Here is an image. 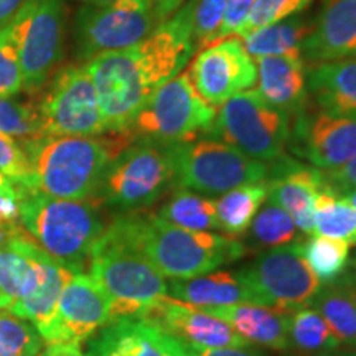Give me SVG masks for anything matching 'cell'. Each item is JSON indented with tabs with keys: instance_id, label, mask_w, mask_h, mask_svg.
<instances>
[{
	"instance_id": "cell-37",
	"label": "cell",
	"mask_w": 356,
	"mask_h": 356,
	"mask_svg": "<svg viewBox=\"0 0 356 356\" xmlns=\"http://www.w3.org/2000/svg\"><path fill=\"white\" fill-rule=\"evenodd\" d=\"M226 3L228 0H191L195 51H202L216 43Z\"/></svg>"
},
{
	"instance_id": "cell-2",
	"label": "cell",
	"mask_w": 356,
	"mask_h": 356,
	"mask_svg": "<svg viewBox=\"0 0 356 356\" xmlns=\"http://www.w3.org/2000/svg\"><path fill=\"white\" fill-rule=\"evenodd\" d=\"M111 222L168 279L210 274L218 267L241 259L248 249L233 236L178 228L147 210L122 213Z\"/></svg>"
},
{
	"instance_id": "cell-1",
	"label": "cell",
	"mask_w": 356,
	"mask_h": 356,
	"mask_svg": "<svg viewBox=\"0 0 356 356\" xmlns=\"http://www.w3.org/2000/svg\"><path fill=\"white\" fill-rule=\"evenodd\" d=\"M191 0L131 48L83 63L95 84L108 132H126L155 92L175 78L193 55Z\"/></svg>"
},
{
	"instance_id": "cell-11",
	"label": "cell",
	"mask_w": 356,
	"mask_h": 356,
	"mask_svg": "<svg viewBox=\"0 0 356 356\" xmlns=\"http://www.w3.org/2000/svg\"><path fill=\"white\" fill-rule=\"evenodd\" d=\"M37 106L43 136L96 137L106 134L99 99L86 66L66 65L40 89Z\"/></svg>"
},
{
	"instance_id": "cell-43",
	"label": "cell",
	"mask_w": 356,
	"mask_h": 356,
	"mask_svg": "<svg viewBox=\"0 0 356 356\" xmlns=\"http://www.w3.org/2000/svg\"><path fill=\"white\" fill-rule=\"evenodd\" d=\"M25 2L26 0H0V30L12 24Z\"/></svg>"
},
{
	"instance_id": "cell-48",
	"label": "cell",
	"mask_w": 356,
	"mask_h": 356,
	"mask_svg": "<svg viewBox=\"0 0 356 356\" xmlns=\"http://www.w3.org/2000/svg\"><path fill=\"white\" fill-rule=\"evenodd\" d=\"M341 198L348 200V202H350L351 204H353V207L356 208V188H355V190H350L348 193H345L343 197H341Z\"/></svg>"
},
{
	"instance_id": "cell-39",
	"label": "cell",
	"mask_w": 356,
	"mask_h": 356,
	"mask_svg": "<svg viewBox=\"0 0 356 356\" xmlns=\"http://www.w3.org/2000/svg\"><path fill=\"white\" fill-rule=\"evenodd\" d=\"M0 173L19 188H29L30 162L24 145L3 132H0Z\"/></svg>"
},
{
	"instance_id": "cell-21",
	"label": "cell",
	"mask_w": 356,
	"mask_h": 356,
	"mask_svg": "<svg viewBox=\"0 0 356 356\" xmlns=\"http://www.w3.org/2000/svg\"><path fill=\"white\" fill-rule=\"evenodd\" d=\"M184 343L145 320H118L101 328L88 356H180Z\"/></svg>"
},
{
	"instance_id": "cell-18",
	"label": "cell",
	"mask_w": 356,
	"mask_h": 356,
	"mask_svg": "<svg viewBox=\"0 0 356 356\" xmlns=\"http://www.w3.org/2000/svg\"><path fill=\"white\" fill-rule=\"evenodd\" d=\"M267 167V200L284 208L292 216L302 234L314 236V203L327 188L323 172L300 160L280 155Z\"/></svg>"
},
{
	"instance_id": "cell-8",
	"label": "cell",
	"mask_w": 356,
	"mask_h": 356,
	"mask_svg": "<svg viewBox=\"0 0 356 356\" xmlns=\"http://www.w3.org/2000/svg\"><path fill=\"white\" fill-rule=\"evenodd\" d=\"M291 115L262 99L256 89L239 92L218 108L207 137L221 140L259 162H274L287 147Z\"/></svg>"
},
{
	"instance_id": "cell-13",
	"label": "cell",
	"mask_w": 356,
	"mask_h": 356,
	"mask_svg": "<svg viewBox=\"0 0 356 356\" xmlns=\"http://www.w3.org/2000/svg\"><path fill=\"white\" fill-rule=\"evenodd\" d=\"M304 241L267 249L251 264L236 270L244 286L259 297L262 305L293 312L309 307L323 286L307 264Z\"/></svg>"
},
{
	"instance_id": "cell-23",
	"label": "cell",
	"mask_w": 356,
	"mask_h": 356,
	"mask_svg": "<svg viewBox=\"0 0 356 356\" xmlns=\"http://www.w3.org/2000/svg\"><path fill=\"white\" fill-rule=\"evenodd\" d=\"M202 310L225 320L251 345L275 351L289 348V317L292 312L261 304L207 307Z\"/></svg>"
},
{
	"instance_id": "cell-52",
	"label": "cell",
	"mask_w": 356,
	"mask_h": 356,
	"mask_svg": "<svg viewBox=\"0 0 356 356\" xmlns=\"http://www.w3.org/2000/svg\"><path fill=\"white\" fill-rule=\"evenodd\" d=\"M180 356H193V355H191V351H190L188 348H186V350L184 351V353H181Z\"/></svg>"
},
{
	"instance_id": "cell-33",
	"label": "cell",
	"mask_w": 356,
	"mask_h": 356,
	"mask_svg": "<svg viewBox=\"0 0 356 356\" xmlns=\"http://www.w3.org/2000/svg\"><path fill=\"white\" fill-rule=\"evenodd\" d=\"M249 228V243L259 249H274L299 241V229L292 216L269 200L259 208Z\"/></svg>"
},
{
	"instance_id": "cell-12",
	"label": "cell",
	"mask_w": 356,
	"mask_h": 356,
	"mask_svg": "<svg viewBox=\"0 0 356 356\" xmlns=\"http://www.w3.org/2000/svg\"><path fill=\"white\" fill-rule=\"evenodd\" d=\"M19 50L24 91L38 92L65 55L66 8L63 0H26L10 24Z\"/></svg>"
},
{
	"instance_id": "cell-17",
	"label": "cell",
	"mask_w": 356,
	"mask_h": 356,
	"mask_svg": "<svg viewBox=\"0 0 356 356\" xmlns=\"http://www.w3.org/2000/svg\"><path fill=\"white\" fill-rule=\"evenodd\" d=\"M144 320L157 325L188 350L251 346L225 320L207 314L198 307L173 299L170 296L163 297Z\"/></svg>"
},
{
	"instance_id": "cell-53",
	"label": "cell",
	"mask_w": 356,
	"mask_h": 356,
	"mask_svg": "<svg viewBox=\"0 0 356 356\" xmlns=\"http://www.w3.org/2000/svg\"><path fill=\"white\" fill-rule=\"evenodd\" d=\"M355 282H356V280H355Z\"/></svg>"
},
{
	"instance_id": "cell-51",
	"label": "cell",
	"mask_w": 356,
	"mask_h": 356,
	"mask_svg": "<svg viewBox=\"0 0 356 356\" xmlns=\"http://www.w3.org/2000/svg\"><path fill=\"white\" fill-rule=\"evenodd\" d=\"M320 356H356V350H351V351H345V353H328V355H320Z\"/></svg>"
},
{
	"instance_id": "cell-22",
	"label": "cell",
	"mask_w": 356,
	"mask_h": 356,
	"mask_svg": "<svg viewBox=\"0 0 356 356\" xmlns=\"http://www.w3.org/2000/svg\"><path fill=\"white\" fill-rule=\"evenodd\" d=\"M256 68V91L267 104L291 118L309 104L307 66L300 56H259Z\"/></svg>"
},
{
	"instance_id": "cell-49",
	"label": "cell",
	"mask_w": 356,
	"mask_h": 356,
	"mask_svg": "<svg viewBox=\"0 0 356 356\" xmlns=\"http://www.w3.org/2000/svg\"><path fill=\"white\" fill-rule=\"evenodd\" d=\"M37 356H55V351H53V346L51 345H47L42 351H40Z\"/></svg>"
},
{
	"instance_id": "cell-28",
	"label": "cell",
	"mask_w": 356,
	"mask_h": 356,
	"mask_svg": "<svg viewBox=\"0 0 356 356\" xmlns=\"http://www.w3.org/2000/svg\"><path fill=\"white\" fill-rule=\"evenodd\" d=\"M163 221L190 231L220 229L216 202L197 191L173 188L155 213Z\"/></svg>"
},
{
	"instance_id": "cell-27",
	"label": "cell",
	"mask_w": 356,
	"mask_h": 356,
	"mask_svg": "<svg viewBox=\"0 0 356 356\" xmlns=\"http://www.w3.org/2000/svg\"><path fill=\"white\" fill-rule=\"evenodd\" d=\"M315 19L304 13H296L273 25L262 26L241 38L246 51L252 58L259 56H300L302 44L314 30Z\"/></svg>"
},
{
	"instance_id": "cell-4",
	"label": "cell",
	"mask_w": 356,
	"mask_h": 356,
	"mask_svg": "<svg viewBox=\"0 0 356 356\" xmlns=\"http://www.w3.org/2000/svg\"><path fill=\"white\" fill-rule=\"evenodd\" d=\"M20 225L40 249L61 266L83 273L108 222L92 198H51L20 188Z\"/></svg>"
},
{
	"instance_id": "cell-14",
	"label": "cell",
	"mask_w": 356,
	"mask_h": 356,
	"mask_svg": "<svg viewBox=\"0 0 356 356\" xmlns=\"http://www.w3.org/2000/svg\"><path fill=\"white\" fill-rule=\"evenodd\" d=\"M287 149L322 172L337 170L356 155V118L305 106L291 118Z\"/></svg>"
},
{
	"instance_id": "cell-26",
	"label": "cell",
	"mask_w": 356,
	"mask_h": 356,
	"mask_svg": "<svg viewBox=\"0 0 356 356\" xmlns=\"http://www.w3.org/2000/svg\"><path fill=\"white\" fill-rule=\"evenodd\" d=\"M309 307L322 315L341 346L356 350V282L348 274L323 284Z\"/></svg>"
},
{
	"instance_id": "cell-46",
	"label": "cell",
	"mask_w": 356,
	"mask_h": 356,
	"mask_svg": "<svg viewBox=\"0 0 356 356\" xmlns=\"http://www.w3.org/2000/svg\"><path fill=\"white\" fill-rule=\"evenodd\" d=\"M51 346H53V351H55V356H88V355H83L78 346H71V345H51Z\"/></svg>"
},
{
	"instance_id": "cell-35",
	"label": "cell",
	"mask_w": 356,
	"mask_h": 356,
	"mask_svg": "<svg viewBox=\"0 0 356 356\" xmlns=\"http://www.w3.org/2000/svg\"><path fill=\"white\" fill-rule=\"evenodd\" d=\"M0 132L19 142L42 137L37 106L15 101L13 97H0Z\"/></svg>"
},
{
	"instance_id": "cell-29",
	"label": "cell",
	"mask_w": 356,
	"mask_h": 356,
	"mask_svg": "<svg viewBox=\"0 0 356 356\" xmlns=\"http://www.w3.org/2000/svg\"><path fill=\"white\" fill-rule=\"evenodd\" d=\"M267 200L266 180L226 191L216 202L220 231L228 236L243 234L249 229L259 208Z\"/></svg>"
},
{
	"instance_id": "cell-19",
	"label": "cell",
	"mask_w": 356,
	"mask_h": 356,
	"mask_svg": "<svg viewBox=\"0 0 356 356\" xmlns=\"http://www.w3.org/2000/svg\"><path fill=\"white\" fill-rule=\"evenodd\" d=\"M47 252L19 226L0 243V310L12 312L37 292Z\"/></svg>"
},
{
	"instance_id": "cell-20",
	"label": "cell",
	"mask_w": 356,
	"mask_h": 356,
	"mask_svg": "<svg viewBox=\"0 0 356 356\" xmlns=\"http://www.w3.org/2000/svg\"><path fill=\"white\" fill-rule=\"evenodd\" d=\"M356 58V0H323L302 44L305 66Z\"/></svg>"
},
{
	"instance_id": "cell-30",
	"label": "cell",
	"mask_w": 356,
	"mask_h": 356,
	"mask_svg": "<svg viewBox=\"0 0 356 356\" xmlns=\"http://www.w3.org/2000/svg\"><path fill=\"white\" fill-rule=\"evenodd\" d=\"M289 348L320 356L340 351L341 343L317 310L304 307L293 310L289 317Z\"/></svg>"
},
{
	"instance_id": "cell-40",
	"label": "cell",
	"mask_w": 356,
	"mask_h": 356,
	"mask_svg": "<svg viewBox=\"0 0 356 356\" xmlns=\"http://www.w3.org/2000/svg\"><path fill=\"white\" fill-rule=\"evenodd\" d=\"M252 3H254V0H228L225 8V15H222L220 32H218L216 43L222 42L226 38L238 37L244 22L248 20Z\"/></svg>"
},
{
	"instance_id": "cell-3",
	"label": "cell",
	"mask_w": 356,
	"mask_h": 356,
	"mask_svg": "<svg viewBox=\"0 0 356 356\" xmlns=\"http://www.w3.org/2000/svg\"><path fill=\"white\" fill-rule=\"evenodd\" d=\"M132 142L127 132L96 137L43 136L22 142L30 162V185L24 190L51 198H91L111 160Z\"/></svg>"
},
{
	"instance_id": "cell-10",
	"label": "cell",
	"mask_w": 356,
	"mask_h": 356,
	"mask_svg": "<svg viewBox=\"0 0 356 356\" xmlns=\"http://www.w3.org/2000/svg\"><path fill=\"white\" fill-rule=\"evenodd\" d=\"M160 24L163 22L152 0L84 3L74 19V55L83 65L102 53L126 50L149 37Z\"/></svg>"
},
{
	"instance_id": "cell-16",
	"label": "cell",
	"mask_w": 356,
	"mask_h": 356,
	"mask_svg": "<svg viewBox=\"0 0 356 356\" xmlns=\"http://www.w3.org/2000/svg\"><path fill=\"white\" fill-rule=\"evenodd\" d=\"M111 323V307L99 284L86 273H74L61 291L48 345L79 346Z\"/></svg>"
},
{
	"instance_id": "cell-42",
	"label": "cell",
	"mask_w": 356,
	"mask_h": 356,
	"mask_svg": "<svg viewBox=\"0 0 356 356\" xmlns=\"http://www.w3.org/2000/svg\"><path fill=\"white\" fill-rule=\"evenodd\" d=\"M193 356H266L262 351L251 346H226V348L190 350Z\"/></svg>"
},
{
	"instance_id": "cell-32",
	"label": "cell",
	"mask_w": 356,
	"mask_h": 356,
	"mask_svg": "<svg viewBox=\"0 0 356 356\" xmlns=\"http://www.w3.org/2000/svg\"><path fill=\"white\" fill-rule=\"evenodd\" d=\"M350 246L345 239L330 236H312L302 244L304 257L314 274L322 284L332 282L345 274L348 269Z\"/></svg>"
},
{
	"instance_id": "cell-24",
	"label": "cell",
	"mask_w": 356,
	"mask_h": 356,
	"mask_svg": "<svg viewBox=\"0 0 356 356\" xmlns=\"http://www.w3.org/2000/svg\"><path fill=\"white\" fill-rule=\"evenodd\" d=\"M307 89L317 109L356 118V58L307 66Z\"/></svg>"
},
{
	"instance_id": "cell-34",
	"label": "cell",
	"mask_w": 356,
	"mask_h": 356,
	"mask_svg": "<svg viewBox=\"0 0 356 356\" xmlns=\"http://www.w3.org/2000/svg\"><path fill=\"white\" fill-rule=\"evenodd\" d=\"M44 343L32 322L0 310V356H37Z\"/></svg>"
},
{
	"instance_id": "cell-41",
	"label": "cell",
	"mask_w": 356,
	"mask_h": 356,
	"mask_svg": "<svg viewBox=\"0 0 356 356\" xmlns=\"http://www.w3.org/2000/svg\"><path fill=\"white\" fill-rule=\"evenodd\" d=\"M325 186L333 191L337 197H343L350 190L356 188V155L350 162L337 170L323 172Z\"/></svg>"
},
{
	"instance_id": "cell-44",
	"label": "cell",
	"mask_w": 356,
	"mask_h": 356,
	"mask_svg": "<svg viewBox=\"0 0 356 356\" xmlns=\"http://www.w3.org/2000/svg\"><path fill=\"white\" fill-rule=\"evenodd\" d=\"M152 2L160 19H162V22H165L170 19L178 8L184 6L185 0H152Z\"/></svg>"
},
{
	"instance_id": "cell-36",
	"label": "cell",
	"mask_w": 356,
	"mask_h": 356,
	"mask_svg": "<svg viewBox=\"0 0 356 356\" xmlns=\"http://www.w3.org/2000/svg\"><path fill=\"white\" fill-rule=\"evenodd\" d=\"M314 0H254L248 20L244 22L238 38L246 37L248 33L259 30L262 26L273 25L289 17L302 13L312 6Z\"/></svg>"
},
{
	"instance_id": "cell-6",
	"label": "cell",
	"mask_w": 356,
	"mask_h": 356,
	"mask_svg": "<svg viewBox=\"0 0 356 356\" xmlns=\"http://www.w3.org/2000/svg\"><path fill=\"white\" fill-rule=\"evenodd\" d=\"M175 188L168 142L134 140L106 167L92 200L118 215L149 210Z\"/></svg>"
},
{
	"instance_id": "cell-5",
	"label": "cell",
	"mask_w": 356,
	"mask_h": 356,
	"mask_svg": "<svg viewBox=\"0 0 356 356\" xmlns=\"http://www.w3.org/2000/svg\"><path fill=\"white\" fill-rule=\"evenodd\" d=\"M89 275L99 284L111 307V322L144 320L168 296L165 277L108 222L89 257Z\"/></svg>"
},
{
	"instance_id": "cell-7",
	"label": "cell",
	"mask_w": 356,
	"mask_h": 356,
	"mask_svg": "<svg viewBox=\"0 0 356 356\" xmlns=\"http://www.w3.org/2000/svg\"><path fill=\"white\" fill-rule=\"evenodd\" d=\"M175 172V188L204 197H220L238 186L259 184L267 177V165L249 159L234 147L211 137L168 142Z\"/></svg>"
},
{
	"instance_id": "cell-9",
	"label": "cell",
	"mask_w": 356,
	"mask_h": 356,
	"mask_svg": "<svg viewBox=\"0 0 356 356\" xmlns=\"http://www.w3.org/2000/svg\"><path fill=\"white\" fill-rule=\"evenodd\" d=\"M216 114L218 108L198 95L185 70L150 97L126 132L134 140H193L208 136Z\"/></svg>"
},
{
	"instance_id": "cell-25",
	"label": "cell",
	"mask_w": 356,
	"mask_h": 356,
	"mask_svg": "<svg viewBox=\"0 0 356 356\" xmlns=\"http://www.w3.org/2000/svg\"><path fill=\"white\" fill-rule=\"evenodd\" d=\"M167 287L168 296L173 299L198 307V309L261 304L259 297L244 286L238 275L228 270H213L210 274L197 275L191 279H172Z\"/></svg>"
},
{
	"instance_id": "cell-50",
	"label": "cell",
	"mask_w": 356,
	"mask_h": 356,
	"mask_svg": "<svg viewBox=\"0 0 356 356\" xmlns=\"http://www.w3.org/2000/svg\"><path fill=\"white\" fill-rule=\"evenodd\" d=\"M83 3H91V6H99V3H109L114 2V0H79Z\"/></svg>"
},
{
	"instance_id": "cell-47",
	"label": "cell",
	"mask_w": 356,
	"mask_h": 356,
	"mask_svg": "<svg viewBox=\"0 0 356 356\" xmlns=\"http://www.w3.org/2000/svg\"><path fill=\"white\" fill-rule=\"evenodd\" d=\"M351 279L356 280V254L348 261V270H345Z\"/></svg>"
},
{
	"instance_id": "cell-45",
	"label": "cell",
	"mask_w": 356,
	"mask_h": 356,
	"mask_svg": "<svg viewBox=\"0 0 356 356\" xmlns=\"http://www.w3.org/2000/svg\"><path fill=\"white\" fill-rule=\"evenodd\" d=\"M20 188L0 173V197H19Z\"/></svg>"
},
{
	"instance_id": "cell-15",
	"label": "cell",
	"mask_w": 356,
	"mask_h": 356,
	"mask_svg": "<svg viewBox=\"0 0 356 356\" xmlns=\"http://www.w3.org/2000/svg\"><path fill=\"white\" fill-rule=\"evenodd\" d=\"M197 92L215 108L239 92L256 86V61L244 48L241 38L231 37L198 51L186 68Z\"/></svg>"
},
{
	"instance_id": "cell-31",
	"label": "cell",
	"mask_w": 356,
	"mask_h": 356,
	"mask_svg": "<svg viewBox=\"0 0 356 356\" xmlns=\"http://www.w3.org/2000/svg\"><path fill=\"white\" fill-rule=\"evenodd\" d=\"M314 236H330L356 244V208L348 200L322 190L314 203Z\"/></svg>"
},
{
	"instance_id": "cell-38",
	"label": "cell",
	"mask_w": 356,
	"mask_h": 356,
	"mask_svg": "<svg viewBox=\"0 0 356 356\" xmlns=\"http://www.w3.org/2000/svg\"><path fill=\"white\" fill-rule=\"evenodd\" d=\"M24 91V73L10 25L0 30V97H13Z\"/></svg>"
}]
</instances>
